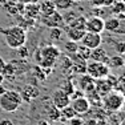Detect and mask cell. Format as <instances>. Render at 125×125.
I'll return each instance as SVG.
<instances>
[{
    "label": "cell",
    "mask_w": 125,
    "mask_h": 125,
    "mask_svg": "<svg viewBox=\"0 0 125 125\" xmlns=\"http://www.w3.org/2000/svg\"><path fill=\"white\" fill-rule=\"evenodd\" d=\"M39 8H40V16H48V15L53 13L55 11H57L52 0H43V1H39Z\"/></svg>",
    "instance_id": "9a60e30c"
},
{
    "label": "cell",
    "mask_w": 125,
    "mask_h": 125,
    "mask_svg": "<svg viewBox=\"0 0 125 125\" xmlns=\"http://www.w3.org/2000/svg\"><path fill=\"white\" fill-rule=\"evenodd\" d=\"M73 1H80V0H73Z\"/></svg>",
    "instance_id": "83f0119b"
},
{
    "label": "cell",
    "mask_w": 125,
    "mask_h": 125,
    "mask_svg": "<svg viewBox=\"0 0 125 125\" xmlns=\"http://www.w3.org/2000/svg\"><path fill=\"white\" fill-rule=\"evenodd\" d=\"M19 3H21L23 5H25V4H31V3H39L40 0H17Z\"/></svg>",
    "instance_id": "d4e9b609"
},
{
    "label": "cell",
    "mask_w": 125,
    "mask_h": 125,
    "mask_svg": "<svg viewBox=\"0 0 125 125\" xmlns=\"http://www.w3.org/2000/svg\"><path fill=\"white\" fill-rule=\"evenodd\" d=\"M81 44L85 45L89 49H94L103 44V37L101 33H93V32H87L85 31L84 36L81 39Z\"/></svg>",
    "instance_id": "ba28073f"
},
{
    "label": "cell",
    "mask_w": 125,
    "mask_h": 125,
    "mask_svg": "<svg viewBox=\"0 0 125 125\" xmlns=\"http://www.w3.org/2000/svg\"><path fill=\"white\" fill-rule=\"evenodd\" d=\"M65 33H67V37L68 40H72V41H81L83 36L85 33V29H79V28H73V27H68L65 29Z\"/></svg>",
    "instance_id": "5bb4252c"
},
{
    "label": "cell",
    "mask_w": 125,
    "mask_h": 125,
    "mask_svg": "<svg viewBox=\"0 0 125 125\" xmlns=\"http://www.w3.org/2000/svg\"><path fill=\"white\" fill-rule=\"evenodd\" d=\"M0 125H13V123L10 118H1L0 120Z\"/></svg>",
    "instance_id": "cb8c5ba5"
},
{
    "label": "cell",
    "mask_w": 125,
    "mask_h": 125,
    "mask_svg": "<svg viewBox=\"0 0 125 125\" xmlns=\"http://www.w3.org/2000/svg\"><path fill=\"white\" fill-rule=\"evenodd\" d=\"M85 31L93 33H103L104 32V19L99 16H92L85 20Z\"/></svg>",
    "instance_id": "9c48e42d"
},
{
    "label": "cell",
    "mask_w": 125,
    "mask_h": 125,
    "mask_svg": "<svg viewBox=\"0 0 125 125\" xmlns=\"http://www.w3.org/2000/svg\"><path fill=\"white\" fill-rule=\"evenodd\" d=\"M52 103L55 105V108L61 111L62 108H65V106H68L71 104V96H68L64 91L59 89V91H56L52 94Z\"/></svg>",
    "instance_id": "30bf717a"
},
{
    "label": "cell",
    "mask_w": 125,
    "mask_h": 125,
    "mask_svg": "<svg viewBox=\"0 0 125 125\" xmlns=\"http://www.w3.org/2000/svg\"><path fill=\"white\" fill-rule=\"evenodd\" d=\"M108 53L103 48V47H97V48L92 49L91 51V56H89V60H93V61H100V62H105L108 61Z\"/></svg>",
    "instance_id": "4fadbf2b"
},
{
    "label": "cell",
    "mask_w": 125,
    "mask_h": 125,
    "mask_svg": "<svg viewBox=\"0 0 125 125\" xmlns=\"http://www.w3.org/2000/svg\"><path fill=\"white\" fill-rule=\"evenodd\" d=\"M24 12L29 19H39L40 16V8H39V3H31V4L24 5Z\"/></svg>",
    "instance_id": "2e32d148"
},
{
    "label": "cell",
    "mask_w": 125,
    "mask_h": 125,
    "mask_svg": "<svg viewBox=\"0 0 125 125\" xmlns=\"http://www.w3.org/2000/svg\"><path fill=\"white\" fill-rule=\"evenodd\" d=\"M85 73L92 77L93 80H99V79H105L109 76V67L105 62H100V61H93V60H88L87 61V69Z\"/></svg>",
    "instance_id": "277c9868"
},
{
    "label": "cell",
    "mask_w": 125,
    "mask_h": 125,
    "mask_svg": "<svg viewBox=\"0 0 125 125\" xmlns=\"http://www.w3.org/2000/svg\"><path fill=\"white\" fill-rule=\"evenodd\" d=\"M3 92H4V89H3V87H1V84H0V94H1Z\"/></svg>",
    "instance_id": "4316f807"
},
{
    "label": "cell",
    "mask_w": 125,
    "mask_h": 125,
    "mask_svg": "<svg viewBox=\"0 0 125 125\" xmlns=\"http://www.w3.org/2000/svg\"><path fill=\"white\" fill-rule=\"evenodd\" d=\"M77 47H79V44H77L76 41H72V40L65 41V44H64V49H65V52H67L68 55H71V53H76Z\"/></svg>",
    "instance_id": "ffe728a7"
},
{
    "label": "cell",
    "mask_w": 125,
    "mask_h": 125,
    "mask_svg": "<svg viewBox=\"0 0 125 125\" xmlns=\"http://www.w3.org/2000/svg\"><path fill=\"white\" fill-rule=\"evenodd\" d=\"M39 19H40V21L44 25L49 27V28H62L65 24L64 16L59 11H55L53 13L48 15V16H39Z\"/></svg>",
    "instance_id": "8992f818"
},
{
    "label": "cell",
    "mask_w": 125,
    "mask_h": 125,
    "mask_svg": "<svg viewBox=\"0 0 125 125\" xmlns=\"http://www.w3.org/2000/svg\"><path fill=\"white\" fill-rule=\"evenodd\" d=\"M112 88H113V84L108 80V77H105V79H99L97 83L94 84V91H96V93L99 94L100 97H104L106 93H109V92L112 91Z\"/></svg>",
    "instance_id": "7c38bea8"
},
{
    "label": "cell",
    "mask_w": 125,
    "mask_h": 125,
    "mask_svg": "<svg viewBox=\"0 0 125 125\" xmlns=\"http://www.w3.org/2000/svg\"><path fill=\"white\" fill-rule=\"evenodd\" d=\"M123 23H121L120 19L117 17H108L106 20H104V31H108V32H118V33H124L123 31Z\"/></svg>",
    "instance_id": "8fae6325"
},
{
    "label": "cell",
    "mask_w": 125,
    "mask_h": 125,
    "mask_svg": "<svg viewBox=\"0 0 125 125\" xmlns=\"http://www.w3.org/2000/svg\"><path fill=\"white\" fill-rule=\"evenodd\" d=\"M69 105L76 115H84V113H87L91 109V103H89L88 97H85V96L75 97Z\"/></svg>",
    "instance_id": "52a82bcc"
},
{
    "label": "cell",
    "mask_w": 125,
    "mask_h": 125,
    "mask_svg": "<svg viewBox=\"0 0 125 125\" xmlns=\"http://www.w3.org/2000/svg\"><path fill=\"white\" fill-rule=\"evenodd\" d=\"M106 65L109 68H123L124 67V57L121 55H113L108 57Z\"/></svg>",
    "instance_id": "e0dca14e"
},
{
    "label": "cell",
    "mask_w": 125,
    "mask_h": 125,
    "mask_svg": "<svg viewBox=\"0 0 125 125\" xmlns=\"http://www.w3.org/2000/svg\"><path fill=\"white\" fill-rule=\"evenodd\" d=\"M106 0H89V4L93 7H104Z\"/></svg>",
    "instance_id": "603a6c76"
},
{
    "label": "cell",
    "mask_w": 125,
    "mask_h": 125,
    "mask_svg": "<svg viewBox=\"0 0 125 125\" xmlns=\"http://www.w3.org/2000/svg\"><path fill=\"white\" fill-rule=\"evenodd\" d=\"M36 62L40 68H47L51 69L52 67H55L56 61L60 57V49L56 45H47L44 48L39 49L36 53Z\"/></svg>",
    "instance_id": "7a4b0ae2"
},
{
    "label": "cell",
    "mask_w": 125,
    "mask_h": 125,
    "mask_svg": "<svg viewBox=\"0 0 125 125\" xmlns=\"http://www.w3.org/2000/svg\"><path fill=\"white\" fill-rule=\"evenodd\" d=\"M57 11H68L73 7L75 1L73 0H52Z\"/></svg>",
    "instance_id": "ac0fdd59"
},
{
    "label": "cell",
    "mask_w": 125,
    "mask_h": 125,
    "mask_svg": "<svg viewBox=\"0 0 125 125\" xmlns=\"http://www.w3.org/2000/svg\"><path fill=\"white\" fill-rule=\"evenodd\" d=\"M60 112H61V115L64 116L65 118H69V120H71V118H72L73 116L76 115V113L73 112V109L71 108V105H68V106H65V108H62Z\"/></svg>",
    "instance_id": "44dd1931"
},
{
    "label": "cell",
    "mask_w": 125,
    "mask_h": 125,
    "mask_svg": "<svg viewBox=\"0 0 125 125\" xmlns=\"http://www.w3.org/2000/svg\"><path fill=\"white\" fill-rule=\"evenodd\" d=\"M91 51H92V49L87 48L85 45H83V44H81V45L77 47L76 53H77L79 56H81V57L84 59V60H87V61H88V60H89V56H91Z\"/></svg>",
    "instance_id": "d6986e66"
},
{
    "label": "cell",
    "mask_w": 125,
    "mask_h": 125,
    "mask_svg": "<svg viewBox=\"0 0 125 125\" xmlns=\"http://www.w3.org/2000/svg\"><path fill=\"white\" fill-rule=\"evenodd\" d=\"M23 104V97L20 92L10 89V91H4L0 94V109L8 113H13L21 106Z\"/></svg>",
    "instance_id": "3957f363"
},
{
    "label": "cell",
    "mask_w": 125,
    "mask_h": 125,
    "mask_svg": "<svg viewBox=\"0 0 125 125\" xmlns=\"http://www.w3.org/2000/svg\"><path fill=\"white\" fill-rule=\"evenodd\" d=\"M0 33L4 37L5 44L12 49L23 48L27 41V32L20 25H12V27H8V28H1Z\"/></svg>",
    "instance_id": "6da1fadb"
},
{
    "label": "cell",
    "mask_w": 125,
    "mask_h": 125,
    "mask_svg": "<svg viewBox=\"0 0 125 125\" xmlns=\"http://www.w3.org/2000/svg\"><path fill=\"white\" fill-rule=\"evenodd\" d=\"M103 99V105L108 112H117L123 108L124 105V96L123 93H118L116 91H111L106 93Z\"/></svg>",
    "instance_id": "5b68a950"
},
{
    "label": "cell",
    "mask_w": 125,
    "mask_h": 125,
    "mask_svg": "<svg viewBox=\"0 0 125 125\" xmlns=\"http://www.w3.org/2000/svg\"><path fill=\"white\" fill-rule=\"evenodd\" d=\"M51 37L52 39H55V40H59L61 36L60 35H62V32H61V28H51Z\"/></svg>",
    "instance_id": "7402d4cb"
},
{
    "label": "cell",
    "mask_w": 125,
    "mask_h": 125,
    "mask_svg": "<svg viewBox=\"0 0 125 125\" xmlns=\"http://www.w3.org/2000/svg\"><path fill=\"white\" fill-rule=\"evenodd\" d=\"M3 80H4V76H3V73L0 72V84H1V83H3Z\"/></svg>",
    "instance_id": "484cf974"
}]
</instances>
